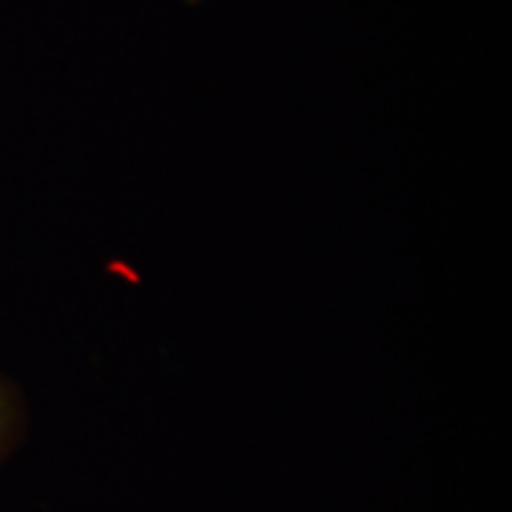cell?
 <instances>
[{
	"mask_svg": "<svg viewBox=\"0 0 512 512\" xmlns=\"http://www.w3.org/2000/svg\"><path fill=\"white\" fill-rule=\"evenodd\" d=\"M12 430H15V404H12V396H9L6 384L0 382V450L6 447Z\"/></svg>",
	"mask_w": 512,
	"mask_h": 512,
	"instance_id": "cell-1",
	"label": "cell"
}]
</instances>
